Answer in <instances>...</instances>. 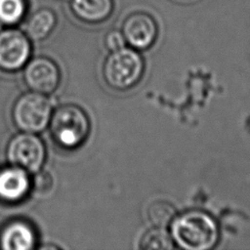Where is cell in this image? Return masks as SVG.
<instances>
[{
    "label": "cell",
    "instance_id": "6da1fadb",
    "mask_svg": "<svg viewBox=\"0 0 250 250\" xmlns=\"http://www.w3.org/2000/svg\"><path fill=\"white\" fill-rule=\"evenodd\" d=\"M170 233L175 245L186 250L212 249L220 238L216 219L200 209L177 215L170 225Z\"/></svg>",
    "mask_w": 250,
    "mask_h": 250
},
{
    "label": "cell",
    "instance_id": "7a4b0ae2",
    "mask_svg": "<svg viewBox=\"0 0 250 250\" xmlns=\"http://www.w3.org/2000/svg\"><path fill=\"white\" fill-rule=\"evenodd\" d=\"M50 130L53 139L60 146L74 148L87 138L90 124L87 115L79 106L63 104L52 113Z\"/></svg>",
    "mask_w": 250,
    "mask_h": 250
},
{
    "label": "cell",
    "instance_id": "3957f363",
    "mask_svg": "<svg viewBox=\"0 0 250 250\" xmlns=\"http://www.w3.org/2000/svg\"><path fill=\"white\" fill-rule=\"evenodd\" d=\"M145 69L144 60L134 48L111 52L104 62L103 73L105 82L116 90H126L137 84Z\"/></svg>",
    "mask_w": 250,
    "mask_h": 250
},
{
    "label": "cell",
    "instance_id": "277c9868",
    "mask_svg": "<svg viewBox=\"0 0 250 250\" xmlns=\"http://www.w3.org/2000/svg\"><path fill=\"white\" fill-rule=\"evenodd\" d=\"M51 115L50 100L45 95L33 91L21 95L13 107L14 122L23 132L42 131L48 125Z\"/></svg>",
    "mask_w": 250,
    "mask_h": 250
},
{
    "label": "cell",
    "instance_id": "5b68a950",
    "mask_svg": "<svg viewBox=\"0 0 250 250\" xmlns=\"http://www.w3.org/2000/svg\"><path fill=\"white\" fill-rule=\"evenodd\" d=\"M7 158L16 167L36 173L45 160V146L33 133L23 132L11 139L7 146Z\"/></svg>",
    "mask_w": 250,
    "mask_h": 250
},
{
    "label": "cell",
    "instance_id": "8992f818",
    "mask_svg": "<svg viewBox=\"0 0 250 250\" xmlns=\"http://www.w3.org/2000/svg\"><path fill=\"white\" fill-rule=\"evenodd\" d=\"M121 32L132 48L146 50L154 44L158 28L155 20L150 15L138 12L125 19Z\"/></svg>",
    "mask_w": 250,
    "mask_h": 250
},
{
    "label": "cell",
    "instance_id": "52a82bcc",
    "mask_svg": "<svg viewBox=\"0 0 250 250\" xmlns=\"http://www.w3.org/2000/svg\"><path fill=\"white\" fill-rule=\"evenodd\" d=\"M30 44L26 35L18 29L0 32V67L5 70L21 68L28 60Z\"/></svg>",
    "mask_w": 250,
    "mask_h": 250
},
{
    "label": "cell",
    "instance_id": "ba28073f",
    "mask_svg": "<svg viewBox=\"0 0 250 250\" xmlns=\"http://www.w3.org/2000/svg\"><path fill=\"white\" fill-rule=\"evenodd\" d=\"M23 79L31 91L46 95L57 89L61 74L53 61L40 57L27 63L23 72Z\"/></svg>",
    "mask_w": 250,
    "mask_h": 250
},
{
    "label": "cell",
    "instance_id": "9c48e42d",
    "mask_svg": "<svg viewBox=\"0 0 250 250\" xmlns=\"http://www.w3.org/2000/svg\"><path fill=\"white\" fill-rule=\"evenodd\" d=\"M30 181L27 172L13 166L0 170V198L5 201L21 200L28 191Z\"/></svg>",
    "mask_w": 250,
    "mask_h": 250
},
{
    "label": "cell",
    "instance_id": "30bf717a",
    "mask_svg": "<svg viewBox=\"0 0 250 250\" xmlns=\"http://www.w3.org/2000/svg\"><path fill=\"white\" fill-rule=\"evenodd\" d=\"M34 244L33 229L22 221L11 222L0 233V246L5 250H28Z\"/></svg>",
    "mask_w": 250,
    "mask_h": 250
},
{
    "label": "cell",
    "instance_id": "8fae6325",
    "mask_svg": "<svg viewBox=\"0 0 250 250\" xmlns=\"http://www.w3.org/2000/svg\"><path fill=\"white\" fill-rule=\"evenodd\" d=\"M73 14L86 22H99L105 20L113 9L112 0H71Z\"/></svg>",
    "mask_w": 250,
    "mask_h": 250
},
{
    "label": "cell",
    "instance_id": "7c38bea8",
    "mask_svg": "<svg viewBox=\"0 0 250 250\" xmlns=\"http://www.w3.org/2000/svg\"><path fill=\"white\" fill-rule=\"evenodd\" d=\"M56 25V16L47 8L34 12L27 21L26 33L33 40L45 39Z\"/></svg>",
    "mask_w": 250,
    "mask_h": 250
},
{
    "label": "cell",
    "instance_id": "4fadbf2b",
    "mask_svg": "<svg viewBox=\"0 0 250 250\" xmlns=\"http://www.w3.org/2000/svg\"><path fill=\"white\" fill-rule=\"evenodd\" d=\"M140 248L145 250H170L175 248V243L171 233L165 228L154 227L142 236Z\"/></svg>",
    "mask_w": 250,
    "mask_h": 250
},
{
    "label": "cell",
    "instance_id": "5bb4252c",
    "mask_svg": "<svg viewBox=\"0 0 250 250\" xmlns=\"http://www.w3.org/2000/svg\"><path fill=\"white\" fill-rule=\"evenodd\" d=\"M146 215L154 227L166 228L171 225L177 216V209L169 201L156 200L148 206Z\"/></svg>",
    "mask_w": 250,
    "mask_h": 250
},
{
    "label": "cell",
    "instance_id": "9a60e30c",
    "mask_svg": "<svg viewBox=\"0 0 250 250\" xmlns=\"http://www.w3.org/2000/svg\"><path fill=\"white\" fill-rule=\"evenodd\" d=\"M25 11V0H0V22L15 24L22 19Z\"/></svg>",
    "mask_w": 250,
    "mask_h": 250
},
{
    "label": "cell",
    "instance_id": "2e32d148",
    "mask_svg": "<svg viewBox=\"0 0 250 250\" xmlns=\"http://www.w3.org/2000/svg\"><path fill=\"white\" fill-rule=\"evenodd\" d=\"M53 187V178L47 171H37L32 181V188L38 194H45Z\"/></svg>",
    "mask_w": 250,
    "mask_h": 250
},
{
    "label": "cell",
    "instance_id": "e0dca14e",
    "mask_svg": "<svg viewBox=\"0 0 250 250\" xmlns=\"http://www.w3.org/2000/svg\"><path fill=\"white\" fill-rule=\"evenodd\" d=\"M125 38L122 34V32L118 30H111L109 31L104 39V43L106 48L113 52L116 50H119L123 47H125Z\"/></svg>",
    "mask_w": 250,
    "mask_h": 250
}]
</instances>
